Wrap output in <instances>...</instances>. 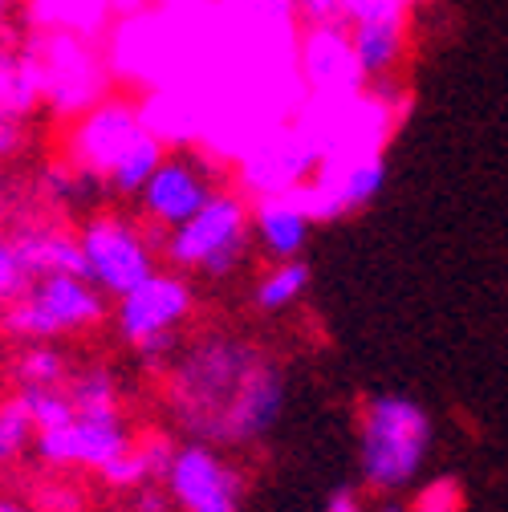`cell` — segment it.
Listing matches in <instances>:
<instances>
[{
	"instance_id": "3957f363",
	"label": "cell",
	"mask_w": 508,
	"mask_h": 512,
	"mask_svg": "<svg viewBox=\"0 0 508 512\" xmlns=\"http://www.w3.org/2000/svg\"><path fill=\"white\" fill-rule=\"evenodd\" d=\"M431 415L407 395H370L358 415V472L378 496L411 488L431 456Z\"/></svg>"
},
{
	"instance_id": "277c9868",
	"label": "cell",
	"mask_w": 508,
	"mask_h": 512,
	"mask_svg": "<svg viewBox=\"0 0 508 512\" xmlns=\"http://www.w3.org/2000/svg\"><path fill=\"white\" fill-rule=\"evenodd\" d=\"M252 204L240 191H216L212 204L192 216L183 228L163 232L159 261L175 273H204V277H228L244 265L252 248Z\"/></svg>"
},
{
	"instance_id": "4316f807",
	"label": "cell",
	"mask_w": 508,
	"mask_h": 512,
	"mask_svg": "<svg viewBox=\"0 0 508 512\" xmlns=\"http://www.w3.org/2000/svg\"><path fill=\"white\" fill-rule=\"evenodd\" d=\"M131 512H175V500H171L167 484H147V488L135 492Z\"/></svg>"
},
{
	"instance_id": "30bf717a",
	"label": "cell",
	"mask_w": 508,
	"mask_h": 512,
	"mask_svg": "<svg viewBox=\"0 0 508 512\" xmlns=\"http://www.w3.org/2000/svg\"><path fill=\"white\" fill-rule=\"evenodd\" d=\"M297 74L309 98H358L370 90L362 61L354 53L350 25L342 21H309L297 37Z\"/></svg>"
},
{
	"instance_id": "2e32d148",
	"label": "cell",
	"mask_w": 508,
	"mask_h": 512,
	"mask_svg": "<svg viewBox=\"0 0 508 512\" xmlns=\"http://www.w3.org/2000/svg\"><path fill=\"white\" fill-rule=\"evenodd\" d=\"M252 236L273 261H297L313 236V216L305 212L297 191L252 200Z\"/></svg>"
},
{
	"instance_id": "6da1fadb",
	"label": "cell",
	"mask_w": 508,
	"mask_h": 512,
	"mask_svg": "<svg viewBox=\"0 0 508 512\" xmlns=\"http://www.w3.org/2000/svg\"><path fill=\"white\" fill-rule=\"evenodd\" d=\"M167 399L187 439L244 447L265 439L285 411L281 366L240 338H204L167 370Z\"/></svg>"
},
{
	"instance_id": "7a4b0ae2",
	"label": "cell",
	"mask_w": 508,
	"mask_h": 512,
	"mask_svg": "<svg viewBox=\"0 0 508 512\" xmlns=\"http://www.w3.org/2000/svg\"><path fill=\"white\" fill-rule=\"evenodd\" d=\"M167 159V143L151 131L143 114V102L110 94L86 114L70 122L66 139V163L90 175L102 191L114 196H135L147 187V179Z\"/></svg>"
},
{
	"instance_id": "9c48e42d",
	"label": "cell",
	"mask_w": 508,
	"mask_h": 512,
	"mask_svg": "<svg viewBox=\"0 0 508 512\" xmlns=\"http://www.w3.org/2000/svg\"><path fill=\"white\" fill-rule=\"evenodd\" d=\"M383 183H387V155L362 151V155L322 159L317 171L297 187V196L313 216V224H334L374 204Z\"/></svg>"
},
{
	"instance_id": "8992f818",
	"label": "cell",
	"mask_w": 508,
	"mask_h": 512,
	"mask_svg": "<svg viewBox=\"0 0 508 512\" xmlns=\"http://www.w3.org/2000/svg\"><path fill=\"white\" fill-rule=\"evenodd\" d=\"M106 322V293L86 277H37L0 309V330L21 342H57Z\"/></svg>"
},
{
	"instance_id": "7c38bea8",
	"label": "cell",
	"mask_w": 508,
	"mask_h": 512,
	"mask_svg": "<svg viewBox=\"0 0 508 512\" xmlns=\"http://www.w3.org/2000/svg\"><path fill=\"white\" fill-rule=\"evenodd\" d=\"M216 191L220 187H216L204 155H192V151H175L171 155L167 151V159L159 163V171L139 191L143 224L147 228H159V232H175V228H183L192 216H200L212 204Z\"/></svg>"
},
{
	"instance_id": "4fadbf2b",
	"label": "cell",
	"mask_w": 508,
	"mask_h": 512,
	"mask_svg": "<svg viewBox=\"0 0 508 512\" xmlns=\"http://www.w3.org/2000/svg\"><path fill=\"white\" fill-rule=\"evenodd\" d=\"M313 171H317V155L309 151L297 126H273L244 155H236V179L244 183L252 200L297 191Z\"/></svg>"
},
{
	"instance_id": "e0dca14e",
	"label": "cell",
	"mask_w": 508,
	"mask_h": 512,
	"mask_svg": "<svg viewBox=\"0 0 508 512\" xmlns=\"http://www.w3.org/2000/svg\"><path fill=\"white\" fill-rule=\"evenodd\" d=\"M354 37V53L362 61L366 82H395L403 57H407V13H391V17H374L362 25H350Z\"/></svg>"
},
{
	"instance_id": "603a6c76",
	"label": "cell",
	"mask_w": 508,
	"mask_h": 512,
	"mask_svg": "<svg viewBox=\"0 0 508 512\" xmlns=\"http://www.w3.org/2000/svg\"><path fill=\"white\" fill-rule=\"evenodd\" d=\"M33 439H37V427H33L25 403L17 395L0 403V468L21 460L29 447H33Z\"/></svg>"
},
{
	"instance_id": "7402d4cb",
	"label": "cell",
	"mask_w": 508,
	"mask_h": 512,
	"mask_svg": "<svg viewBox=\"0 0 508 512\" xmlns=\"http://www.w3.org/2000/svg\"><path fill=\"white\" fill-rule=\"evenodd\" d=\"M13 374L21 387H66V374H70V362L53 342H29L17 362H13ZM17 387V391H21Z\"/></svg>"
},
{
	"instance_id": "5bb4252c",
	"label": "cell",
	"mask_w": 508,
	"mask_h": 512,
	"mask_svg": "<svg viewBox=\"0 0 508 512\" xmlns=\"http://www.w3.org/2000/svg\"><path fill=\"white\" fill-rule=\"evenodd\" d=\"M131 431H126V423H106V419H82L74 415L70 423H61L53 431H37L33 439V452L45 468H86V472H102L110 468L126 447H131Z\"/></svg>"
},
{
	"instance_id": "d4e9b609",
	"label": "cell",
	"mask_w": 508,
	"mask_h": 512,
	"mask_svg": "<svg viewBox=\"0 0 508 512\" xmlns=\"http://www.w3.org/2000/svg\"><path fill=\"white\" fill-rule=\"evenodd\" d=\"M25 289H29V273L21 269L17 252H13V244H9V236L0 232V309L13 305Z\"/></svg>"
},
{
	"instance_id": "484cf974",
	"label": "cell",
	"mask_w": 508,
	"mask_h": 512,
	"mask_svg": "<svg viewBox=\"0 0 508 512\" xmlns=\"http://www.w3.org/2000/svg\"><path fill=\"white\" fill-rule=\"evenodd\" d=\"M460 508H464V492L456 480H435L407 504V512H460Z\"/></svg>"
},
{
	"instance_id": "9a60e30c",
	"label": "cell",
	"mask_w": 508,
	"mask_h": 512,
	"mask_svg": "<svg viewBox=\"0 0 508 512\" xmlns=\"http://www.w3.org/2000/svg\"><path fill=\"white\" fill-rule=\"evenodd\" d=\"M9 244L17 252L21 269L29 273V281H37V277H86L78 232H66L61 224H45V220L17 224L9 232Z\"/></svg>"
},
{
	"instance_id": "ac0fdd59",
	"label": "cell",
	"mask_w": 508,
	"mask_h": 512,
	"mask_svg": "<svg viewBox=\"0 0 508 512\" xmlns=\"http://www.w3.org/2000/svg\"><path fill=\"white\" fill-rule=\"evenodd\" d=\"M175 460V443L167 435H147V439H135L126 452L102 468V484L106 488H118V492H139L147 484H163L167 480V468Z\"/></svg>"
},
{
	"instance_id": "d6986e66",
	"label": "cell",
	"mask_w": 508,
	"mask_h": 512,
	"mask_svg": "<svg viewBox=\"0 0 508 512\" xmlns=\"http://www.w3.org/2000/svg\"><path fill=\"white\" fill-rule=\"evenodd\" d=\"M45 102L41 94V70L29 45L0 41V114L5 118H29Z\"/></svg>"
},
{
	"instance_id": "1f68e13d",
	"label": "cell",
	"mask_w": 508,
	"mask_h": 512,
	"mask_svg": "<svg viewBox=\"0 0 508 512\" xmlns=\"http://www.w3.org/2000/svg\"><path fill=\"white\" fill-rule=\"evenodd\" d=\"M374 512H407V504L399 500V496H383V500H378V508Z\"/></svg>"
},
{
	"instance_id": "cb8c5ba5",
	"label": "cell",
	"mask_w": 508,
	"mask_h": 512,
	"mask_svg": "<svg viewBox=\"0 0 508 512\" xmlns=\"http://www.w3.org/2000/svg\"><path fill=\"white\" fill-rule=\"evenodd\" d=\"M33 512H86V496L74 480H45L33 488Z\"/></svg>"
},
{
	"instance_id": "f1b7e54d",
	"label": "cell",
	"mask_w": 508,
	"mask_h": 512,
	"mask_svg": "<svg viewBox=\"0 0 508 512\" xmlns=\"http://www.w3.org/2000/svg\"><path fill=\"white\" fill-rule=\"evenodd\" d=\"M322 512H370V508L358 500L354 488H338V492H330V500H326Z\"/></svg>"
},
{
	"instance_id": "44dd1931",
	"label": "cell",
	"mask_w": 508,
	"mask_h": 512,
	"mask_svg": "<svg viewBox=\"0 0 508 512\" xmlns=\"http://www.w3.org/2000/svg\"><path fill=\"white\" fill-rule=\"evenodd\" d=\"M309 281H313V269L301 261H273V269L257 281V293H252V301H257L261 313H281V309H293L305 293H309Z\"/></svg>"
},
{
	"instance_id": "83f0119b",
	"label": "cell",
	"mask_w": 508,
	"mask_h": 512,
	"mask_svg": "<svg viewBox=\"0 0 508 512\" xmlns=\"http://www.w3.org/2000/svg\"><path fill=\"white\" fill-rule=\"evenodd\" d=\"M21 143H25V122H21V118H5V114H0V159L17 155V151H21Z\"/></svg>"
},
{
	"instance_id": "ffe728a7",
	"label": "cell",
	"mask_w": 508,
	"mask_h": 512,
	"mask_svg": "<svg viewBox=\"0 0 508 512\" xmlns=\"http://www.w3.org/2000/svg\"><path fill=\"white\" fill-rule=\"evenodd\" d=\"M66 395L74 403V411L82 419H106L118 423L122 419V399H118V382L106 366H86L66 382Z\"/></svg>"
},
{
	"instance_id": "f546056e",
	"label": "cell",
	"mask_w": 508,
	"mask_h": 512,
	"mask_svg": "<svg viewBox=\"0 0 508 512\" xmlns=\"http://www.w3.org/2000/svg\"><path fill=\"white\" fill-rule=\"evenodd\" d=\"M13 9H17V0H0V41H9V29H13Z\"/></svg>"
},
{
	"instance_id": "ba28073f",
	"label": "cell",
	"mask_w": 508,
	"mask_h": 512,
	"mask_svg": "<svg viewBox=\"0 0 508 512\" xmlns=\"http://www.w3.org/2000/svg\"><path fill=\"white\" fill-rule=\"evenodd\" d=\"M86 281L98 285L106 297H126L135 285H143L159 265V244L147 224H135L122 212H94L78 228Z\"/></svg>"
},
{
	"instance_id": "5b68a950",
	"label": "cell",
	"mask_w": 508,
	"mask_h": 512,
	"mask_svg": "<svg viewBox=\"0 0 508 512\" xmlns=\"http://www.w3.org/2000/svg\"><path fill=\"white\" fill-rule=\"evenodd\" d=\"M29 53L37 57L41 70V94L45 106L57 118H78L102 98H110V57L102 53L98 37L74 33V29H33Z\"/></svg>"
},
{
	"instance_id": "d6a6232c",
	"label": "cell",
	"mask_w": 508,
	"mask_h": 512,
	"mask_svg": "<svg viewBox=\"0 0 508 512\" xmlns=\"http://www.w3.org/2000/svg\"><path fill=\"white\" fill-rule=\"evenodd\" d=\"M411 5H415V0H411Z\"/></svg>"
},
{
	"instance_id": "4dcf8cb0",
	"label": "cell",
	"mask_w": 508,
	"mask_h": 512,
	"mask_svg": "<svg viewBox=\"0 0 508 512\" xmlns=\"http://www.w3.org/2000/svg\"><path fill=\"white\" fill-rule=\"evenodd\" d=\"M0 512H33V504L13 500V496H0Z\"/></svg>"
},
{
	"instance_id": "8fae6325",
	"label": "cell",
	"mask_w": 508,
	"mask_h": 512,
	"mask_svg": "<svg viewBox=\"0 0 508 512\" xmlns=\"http://www.w3.org/2000/svg\"><path fill=\"white\" fill-rule=\"evenodd\" d=\"M163 484L179 512H244V476L212 443H179Z\"/></svg>"
},
{
	"instance_id": "52a82bcc",
	"label": "cell",
	"mask_w": 508,
	"mask_h": 512,
	"mask_svg": "<svg viewBox=\"0 0 508 512\" xmlns=\"http://www.w3.org/2000/svg\"><path fill=\"white\" fill-rule=\"evenodd\" d=\"M196 309V289L175 269H155L114 305V326L147 366L175 362V334Z\"/></svg>"
}]
</instances>
